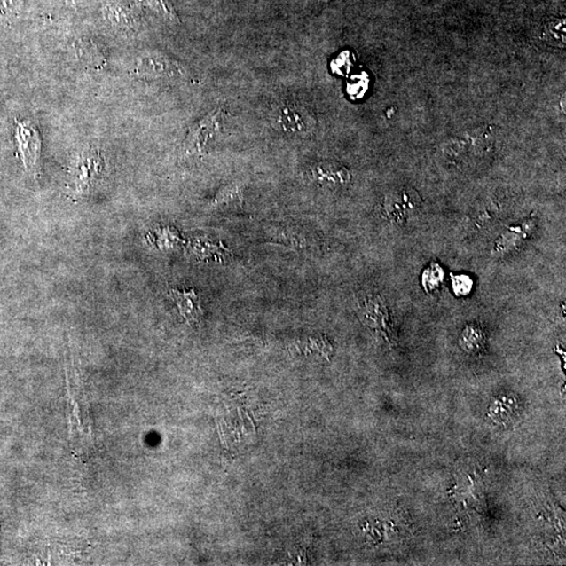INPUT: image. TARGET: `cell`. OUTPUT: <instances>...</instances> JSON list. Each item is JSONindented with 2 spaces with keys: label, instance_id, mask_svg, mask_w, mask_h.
I'll return each instance as SVG.
<instances>
[{
  "label": "cell",
  "instance_id": "cell-1",
  "mask_svg": "<svg viewBox=\"0 0 566 566\" xmlns=\"http://www.w3.org/2000/svg\"><path fill=\"white\" fill-rule=\"evenodd\" d=\"M357 311L364 325L382 334L389 343H394V323L389 306L382 295L375 292L361 293L357 297Z\"/></svg>",
  "mask_w": 566,
  "mask_h": 566
},
{
  "label": "cell",
  "instance_id": "cell-2",
  "mask_svg": "<svg viewBox=\"0 0 566 566\" xmlns=\"http://www.w3.org/2000/svg\"><path fill=\"white\" fill-rule=\"evenodd\" d=\"M224 108L218 107L190 127L183 142L182 153L187 158H201L221 130Z\"/></svg>",
  "mask_w": 566,
  "mask_h": 566
},
{
  "label": "cell",
  "instance_id": "cell-3",
  "mask_svg": "<svg viewBox=\"0 0 566 566\" xmlns=\"http://www.w3.org/2000/svg\"><path fill=\"white\" fill-rule=\"evenodd\" d=\"M272 124L286 134H309L315 129L316 118L306 104L295 100L282 101L274 108Z\"/></svg>",
  "mask_w": 566,
  "mask_h": 566
},
{
  "label": "cell",
  "instance_id": "cell-4",
  "mask_svg": "<svg viewBox=\"0 0 566 566\" xmlns=\"http://www.w3.org/2000/svg\"><path fill=\"white\" fill-rule=\"evenodd\" d=\"M106 172V160L95 147H86L75 161L73 185L75 193L88 195L97 187Z\"/></svg>",
  "mask_w": 566,
  "mask_h": 566
},
{
  "label": "cell",
  "instance_id": "cell-5",
  "mask_svg": "<svg viewBox=\"0 0 566 566\" xmlns=\"http://www.w3.org/2000/svg\"><path fill=\"white\" fill-rule=\"evenodd\" d=\"M15 140L26 172L36 180L43 144L37 126L32 121L16 120Z\"/></svg>",
  "mask_w": 566,
  "mask_h": 566
},
{
  "label": "cell",
  "instance_id": "cell-6",
  "mask_svg": "<svg viewBox=\"0 0 566 566\" xmlns=\"http://www.w3.org/2000/svg\"><path fill=\"white\" fill-rule=\"evenodd\" d=\"M421 206L423 200L417 190L401 187L385 195L383 211L389 222L403 226L419 215Z\"/></svg>",
  "mask_w": 566,
  "mask_h": 566
},
{
  "label": "cell",
  "instance_id": "cell-7",
  "mask_svg": "<svg viewBox=\"0 0 566 566\" xmlns=\"http://www.w3.org/2000/svg\"><path fill=\"white\" fill-rule=\"evenodd\" d=\"M134 72L144 79H163L182 77L185 68L170 57L158 51H145L136 58Z\"/></svg>",
  "mask_w": 566,
  "mask_h": 566
},
{
  "label": "cell",
  "instance_id": "cell-8",
  "mask_svg": "<svg viewBox=\"0 0 566 566\" xmlns=\"http://www.w3.org/2000/svg\"><path fill=\"white\" fill-rule=\"evenodd\" d=\"M537 228L535 219L527 218L512 224L502 232L492 248V256L504 257L515 252L525 241H528Z\"/></svg>",
  "mask_w": 566,
  "mask_h": 566
},
{
  "label": "cell",
  "instance_id": "cell-9",
  "mask_svg": "<svg viewBox=\"0 0 566 566\" xmlns=\"http://www.w3.org/2000/svg\"><path fill=\"white\" fill-rule=\"evenodd\" d=\"M310 177L322 186L341 188L351 182V173L337 161H319L311 167Z\"/></svg>",
  "mask_w": 566,
  "mask_h": 566
},
{
  "label": "cell",
  "instance_id": "cell-10",
  "mask_svg": "<svg viewBox=\"0 0 566 566\" xmlns=\"http://www.w3.org/2000/svg\"><path fill=\"white\" fill-rule=\"evenodd\" d=\"M169 296L177 306L180 314L189 325H200L203 318L200 299L194 290H177L171 288Z\"/></svg>",
  "mask_w": 566,
  "mask_h": 566
},
{
  "label": "cell",
  "instance_id": "cell-11",
  "mask_svg": "<svg viewBox=\"0 0 566 566\" xmlns=\"http://www.w3.org/2000/svg\"><path fill=\"white\" fill-rule=\"evenodd\" d=\"M103 16L109 25L118 30H130L134 27V10L119 0H108L103 5Z\"/></svg>",
  "mask_w": 566,
  "mask_h": 566
},
{
  "label": "cell",
  "instance_id": "cell-12",
  "mask_svg": "<svg viewBox=\"0 0 566 566\" xmlns=\"http://www.w3.org/2000/svg\"><path fill=\"white\" fill-rule=\"evenodd\" d=\"M211 205L215 208H240L244 205V188L240 184H230L218 190Z\"/></svg>",
  "mask_w": 566,
  "mask_h": 566
},
{
  "label": "cell",
  "instance_id": "cell-13",
  "mask_svg": "<svg viewBox=\"0 0 566 566\" xmlns=\"http://www.w3.org/2000/svg\"><path fill=\"white\" fill-rule=\"evenodd\" d=\"M444 270L440 264L432 262L427 265L421 273V286L427 293H433L438 290L444 281Z\"/></svg>",
  "mask_w": 566,
  "mask_h": 566
},
{
  "label": "cell",
  "instance_id": "cell-14",
  "mask_svg": "<svg viewBox=\"0 0 566 566\" xmlns=\"http://www.w3.org/2000/svg\"><path fill=\"white\" fill-rule=\"evenodd\" d=\"M484 341H486V337H484L483 329L473 325L467 326L460 337V343L470 352L481 350L483 348Z\"/></svg>",
  "mask_w": 566,
  "mask_h": 566
},
{
  "label": "cell",
  "instance_id": "cell-15",
  "mask_svg": "<svg viewBox=\"0 0 566 566\" xmlns=\"http://www.w3.org/2000/svg\"><path fill=\"white\" fill-rule=\"evenodd\" d=\"M77 53L80 59L88 65L98 67L104 62V58L94 43L80 40L76 45Z\"/></svg>",
  "mask_w": 566,
  "mask_h": 566
},
{
  "label": "cell",
  "instance_id": "cell-16",
  "mask_svg": "<svg viewBox=\"0 0 566 566\" xmlns=\"http://www.w3.org/2000/svg\"><path fill=\"white\" fill-rule=\"evenodd\" d=\"M144 4L147 5L155 13L163 17V19L171 22H178L175 9H173L169 0H143Z\"/></svg>",
  "mask_w": 566,
  "mask_h": 566
},
{
  "label": "cell",
  "instance_id": "cell-17",
  "mask_svg": "<svg viewBox=\"0 0 566 566\" xmlns=\"http://www.w3.org/2000/svg\"><path fill=\"white\" fill-rule=\"evenodd\" d=\"M452 288L458 296H467V295H469L472 291L473 280L471 277L468 275H454L452 276Z\"/></svg>",
  "mask_w": 566,
  "mask_h": 566
},
{
  "label": "cell",
  "instance_id": "cell-18",
  "mask_svg": "<svg viewBox=\"0 0 566 566\" xmlns=\"http://www.w3.org/2000/svg\"><path fill=\"white\" fill-rule=\"evenodd\" d=\"M22 0H0V7L5 11L13 12L15 9H19Z\"/></svg>",
  "mask_w": 566,
  "mask_h": 566
},
{
  "label": "cell",
  "instance_id": "cell-19",
  "mask_svg": "<svg viewBox=\"0 0 566 566\" xmlns=\"http://www.w3.org/2000/svg\"><path fill=\"white\" fill-rule=\"evenodd\" d=\"M66 2L74 4V0H66Z\"/></svg>",
  "mask_w": 566,
  "mask_h": 566
}]
</instances>
